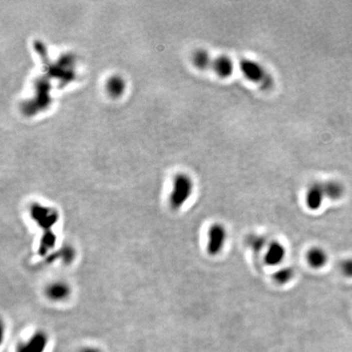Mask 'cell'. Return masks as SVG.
I'll return each instance as SVG.
<instances>
[{"label":"cell","instance_id":"1","mask_svg":"<svg viewBox=\"0 0 352 352\" xmlns=\"http://www.w3.org/2000/svg\"><path fill=\"white\" fill-rule=\"evenodd\" d=\"M194 184L189 175L186 174H179L175 176L173 181L169 203L173 210H180L185 205L193 194Z\"/></svg>","mask_w":352,"mask_h":352},{"label":"cell","instance_id":"2","mask_svg":"<svg viewBox=\"0 0 352 352\" xmlns=\"http://www.w3.org/2000/svg\"><path fill=\"white\" fill-rule=\"evenodd\" d=\"M243 75L252 83H257L262 88H271L273 84V79L267 72L264 67L258 62L250 59H243L239 65Z\"/></svg>","mask_w":352,"mask_h":352},{"label":"cell","instance_id":"3","mask_svg":"<svg viewBox=\"0 0 352 352\" xmlns=\"http://www.w3.org/2000/svg\"><path fill=\"white\" fill-rule=\"evenodd\" d=\"M228 232L222 223H214L208 231L206 250L210 256L219 255L225 247Z\"/></svg>","mask_w":352,"mask_h":352},{"label":"cell","instance_id":"4","mask_svg":"<svg viewBox=\"0 0 352 352\" xmlns=\"http://www.w3.org/2000/svg\"><path fill=\"white\" fill-rule=\"evenodd\" d=\"M49 338L44 332H35L27 341L21 342L16 352H44L46 350Z\"/></svg>","mask_w":352,"mask_h":352},{"label":"cell","instance_id":"5","mask_svg":"<svg viewBox=\"0 0 352 352\" xmlns=\"http://www.w3.org/2000/svg\"><path fill=\"white\" fill-rule=\"evenodd\" d=\"M286 257V249L279 241H272L267 245L264 254V262L270 267L281 264Z\"/></svg>","mask_w":352,"mask_h":352},{"label":"cell","instance_id":"6","mask_svg":"<svg viewBox=\"0 0 352 352\" xmlns=\"http://www.w3.org/2000/svg\"><path fill=\"white\" fill-rule=\"evenodd\" d=\"M324 197H326L323 184L319 183L311 184L306 193V206L310 210H318L321 207Z\"/></svg>","mask_w":352,"mask_h":352},{"label":"cell","instance_id":"7","mask_svg":"<svg viewBox=\"0 0 352 352\" xmlns=\"http://www.w3.org/2000/svg\"><path fill=\"white\" fill-rule=\"evenodd\" d=\"M214 73L222 79H228L234 72V64L227 56H219L213 62L212 67Z\"/></svg>","mask_w":352,"mask_h":352},{"label":"cell","instance_id":"8","mask_svg":"<svg viewBox=\"0 0 352 352\" xmlns=\"http://www.w3.org/2000/svg\"><path fill=\"white\" fill-rule=\"evenodd\" d=\"M306 261L314 269H320L328 262V254L322 248L312 247L307 252Z\"/></svg>","mask_w":352,"mask_h":352},{"label":"cell","instance_id":"9","mask_svg":"<svg viewBox=\"0 0 352 352\" xmlns=\"http://www.w3.org/2000/svg\"><path fill=\"white\" fill-rule=\"evenodd\" d=\"M47 296L53 301H62L69 297L70 294V286L66 283H52L46 289Z\"/></svg>","mask_w":352,"mask_h":352},{"label":"cell","instance_id":"10","mask_svg":"<svg viewBox=\"0 0 352 352\" xmlns=\"http://www.w3.org/2000/svg\"><path fill=\"white\" fill-rule=\"evenodd\" d=\"M213 59L210 53L205 50H197L193 55L194 66L199 70H206L212 67Z\"/></svg>","mask_w":352,"mask_h":352},{"label":"cell","instance_id":"11","mask_svg":"<svg viewBox=\"0 0 352 352\" xmlns=\"http://www.w3.org/2000/svg\"><path fill=\"white\" fill-rule=\"evenodd\" d=\"M325 197L331 200H337L343 195L344 188L338 182L328 181L323 184Z\"/></svg>","mask_w":352,"mask_h":352},{"label":"cell","instance_id":"12","mask_svg":"<svg viewBox=\"0 0 352 352\" xmlns=\"http://www.w3.org/2000/svg\"><path fill=\"white\" fill-rule=\"evenodd\" d=\"M248 247L253 251L258 253L267 247V240L266 236L262 235L254 234L248 236L246 240Z\"/></svg>","mask_w":352,"mask_h":352},{"label":"cell","instance_id":"13","mask_svg":"<svg viewBox=\"0 0 352 352\" xmlns=\"http://www.w3.org/2000/svg\"><path fill=\"white\" fill-rule=\"evenodd\" d=\"M294 276V271L290 267H280L273 273V280L279 284L289 283Z\"/></svg>","mask_w":352,"mask_h":352},{"label":"cell","instance_id":"14","mask_svg":"<svg viewBox=\"0 0 352 352\" xmlns=\"http://www.w3.org/2000/svg\"><path fill=\"white\" fill-rule=\"evenodd\" d=\"M123 81L118 77L112 78L108 83V89L113 96H119L123 92Z\"/></svg>","mask_w":352,"mask_h":352},{"label":"cell","instance_id":"15","mask_svg":"<svg viewBox=\"0 0 352 352\" xmlns=\"http://www.w3.org/2000/svg\"><path fill=\"white\" fill-rule=\"evenodd\" d=\"M340 268L344 276L352 277V258H348L341 262Z\"/></svg>","mask_w":352,"mask_h":352},{"label":"cell","instance_id":"16","mask_svg":"<svg viewBox=\"0 0 352 352\" xmlns=\"http://www.w3.org/2000/svg\"><path fill=\"white\" fill-rule=\"evenodd\" d=\"M80 352H102L99 348L95 347V346H86L83 347Z\"/></svg>","mask_w":352,"mask_h":352}]
</instances>
